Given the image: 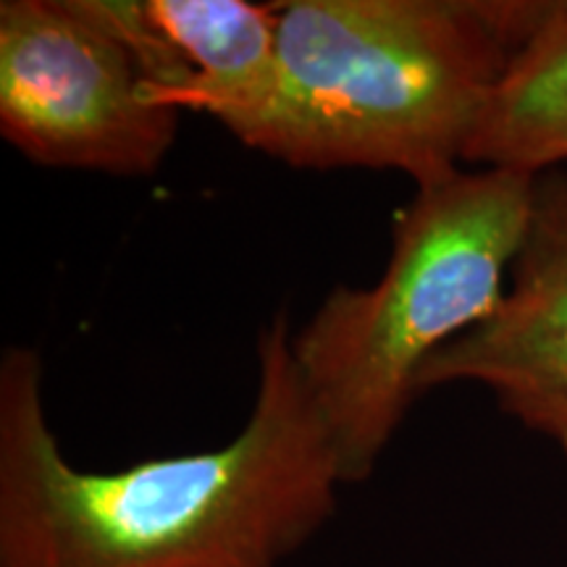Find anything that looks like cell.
<instances>
[{
	"instance_id": "1",
	"label": "cell",
	"mask_w": 567,
	"mask_h": 567,
	"mask_svg": "<svg viewBox=\"0 0 567 567\" xmlns=\"http://www.w3.org/2000/svg\"><path fill=\"white\" fill-rule=\"evenodd\" d=\"M287 310L260 329L250 417L224 446L82 471L45 415L42 360H0V567H284L344 484L292 354Z\"/></svg>"
},
{
	"instance_id": "2",
	"label": "cell",
	"mask_w": 567,
	"mask_h": 567,
	"mask_svg": "<svg viewBox=\"0 0 567 567\" xmlns=\"http://www.w3.org/2000/svg\"><path fill=\"white\" fill-rule=\"evenodd\" d=\"M557 0H287L271 80L221 124L295 168L460 172L494 90Z\"/></svg>"
},
{
	"instance_id": "3",
	"label": "cell",
	"mask_w": 567,
	"mask_h": 567,
	"mask_svg": "<svg viewBox=\"0 0 567 567\" xmlns=\"http://www.w3.org/2000/svg\"><path fill=\"white\" fill-rule=\"evenodd\" d=\"M536 176L476 168L415 187L371 287H339L292 334L300 379L344 484L371 478L429 360L499 308L526 237Z\"/></svg>"
},
{
	"instance_id": "4",
	"label": "cell",
	"mask_w": 567,
	"mask_h": 567,
	"mask_svg": "<svg viewBox=\"0 0 567 567\" xmlns=\"http://www.w3.org/2000/svg\"><path fill=\"white\" fill-rule=\"evenodd\" d=\"M176 132L179 111L153 101L90 0L0 3V134L27 161L142 179Z\"/></svg>"
},
{
	"instance_id": "5",
	"label": "cell",
	"mask_w": 567,
	"mask_h": 567,
	"mask_svg": "<svg viewBox=\"0 0 567 567\" xmlns=\"http://www.w3.org/2000/svg\"><path fill=\"white\" fill-rule=\"evenodd\" d=\"M499 308L442 347L417 392L476 381L499 408H567V168L536 176L523 247Z\"/></svg>"
},
{
	"instance_id": "6",
	"label": "cell",
	"mask_w": 567,
	"mask_h": 567,
	"mask_svg": "<svg viewBox=\"0 0 567 567\" xmlns=\"http://www.w3.org/2000/svg\"><path fill=\"white\" fill-rule=\"evenodd\" d=\"M130 48L153 101L224 124L271 80L279 3L90 0Z\"/></svg>"
},
{
	"instance_id": "7",
	"label": "cell",
	"mask_w": 567,
	"mask_h": 567,
	"mask_svg": "<svg viewBox=\"0 0 567 567\" xmlns=\"http://www.w3.org/2000/svg\"><path fill=\"white\" fill-rule=\"evenodd\" d=\"M465 163L538 176L567 168V0L509 63Z\"/></svg>"
},
{
	"instance_id": "8",
	"label": "cell",
	"mask_w": 567,
	"mask_h": 567,
	"mask_svg": "<svg viewBox=\"0 0 567 567\" xmlns=\"http://www.w3.org/2000/svg\"><path fill=\"white\" fill-rule=\"evenodd\" d=\"M515 417L536 434L551 439L567 455V408H530Z\"/></svg>"
}]
</instances>
